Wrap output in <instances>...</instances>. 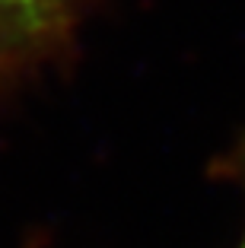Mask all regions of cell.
<instances>
[{"instance_id":"2","label":"cell","mask_w":245,"mask_h":248,"mask_svg":"<svg viewBox=\"0 0 245 248\" xmlns=\"http://www.w3.org/2000/svg\"><path fill=\"white\" fill-rule=\"evenodd\" d=\"M239 178L245 182V143H242V150H239ZM239 248H245V235H242V245Z\"/></svg>"},{"instance_id":"1","label":"cell","mask_w":245,"mask_h":248,"mask_svg":"<svg viewBox=\"0 0 245 248\" xmlns=\"http://www.w3.org/2000/svg\"><path fill=\"white\" fill-rule=\"evenodd\" d=\"M77 0H0V54H35L70 26Z\"/></svg>"}]
</instances>
